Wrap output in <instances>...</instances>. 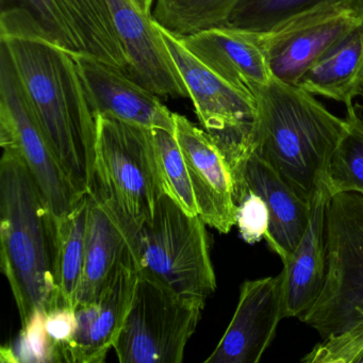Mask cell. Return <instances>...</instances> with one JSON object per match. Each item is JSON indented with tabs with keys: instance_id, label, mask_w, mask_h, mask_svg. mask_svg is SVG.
Segmentation results:
<instances>
[{
	"instance_id": "obj_3",
	"label": "cell",
	"mask_w": 363,
	"mask_h": 363,
	"mask_svg": "<svg viewBox=\"0 0 363 363\" xmlns=\"http://www.w3.org/2000/svg\"><path fill=\"white\" fill-rule=\"evenodd\" d=\"M256 105L255 152L310 203L318 184L326 180L347 122L328 111L311 93L273 78L257 94Z\"/></svg>"
},
{
	"instance_id": "obj_4",
	"label": "cell",
	"mask_w": 363,
	"mask_h": 363,
	"mask_svg": "<svg viewBox=\"0 0 363 363\" xmlns=\"http://www.w3.org/2000/svg\"><path fill=\"white\" fill-rule=\"evenodd\" d=\"M141 273L180 298L206 303L216 289L206 223L164 192L130 247Z\"/></svg>"
},
{
	"instance_id": "obj_16",
	"label": "cell",
	"mask_w": 363,
	"mask_h": 363,
	"mask_svg": "<svg viewBox=\"0 0 363 363\" xmlns=\"http://www.w3.org/2000/svg\"><path fill=\"white\" fill-rule=\"evenodd\" d=\"M362 22V10H342L311 18L275 35L256 37L271 77L296 86L310 67Z\"/></svg>"
},
{
	"instance_id": "obj_32",
	"label": "cell",
	"mask_w": 363,
	"mask_h": 363,
	"mask_svg": "<svg viewBox=\"0 0 363 363\" xmlns=\"http://www.w3.org/2000/svg\"><path fill=\"white\" fill-rule=\"evenodd\" d=\"M362 362H363V360H362Z\"/></svg>"
},
{
	"instance_id": "obj_6",
	"label": "cell",
	"mask_w": 363,
	"mask_h": 363,
	"mask_svg": "<svg viewBox=\"0 0 363 363\" xmlns=\"http://www.w3.org/2000/svg\"><path fill=\"white\" fill-rule=\"evenodd\" d=\"M96 122L94 175L89 192L99 194L140 230L152 220L163 193L152 130L110 116H99Z\"/></svg>"
},
{
	"instance_id": "obj_10",
	"label": "cell",
	"mask_w": 363,
	"mask_h": 363,
	"mask_svg": "<svg viewBox=\"0 0 363 363\" xmlns=\"http://www.w3.org/2000/svg\"><path fill=\"white\" fill-rule=\"evenodd\" d=\"M1 10H24L59 45L128 73L126 50L101 0H0Z\"/></svg>"
},
{
	"instance_id": "obj_12",
	"label": "cell",
	"mask_w": 363,
	"mask_h": 363,
	"mask_svg": "<svg viewBox=\"0 0 363 363\" xmlns=\"http://www.w3.org/2000/svg\"><path fill=\"white\" fill-rule=\"evenodd\" d=\"M74 59L95 118L110 116L150 130L175 133V113L128 73L88 55H76Z\"/></svg>"
},
{
	"instance_id": "obj_9",
	"label": "cell",
	"mask_w": 363,
	"mask_h": 363,
	"mask_svg": "<svg viewBox=\"0 0 363 363\" xmlns=\"http://www.w3.org/2000/svg\"><path fill=\"white\" fill-rule=\"evenodd\" d=\"M0 145L24 161L57 223L84 195L67 177L40 128L13 67L0 50Z\"/></svg>"
},
{
	"instance_id": "obj_8",
	"label": "cell",
	"mask_w": 363,
	"mask_h": 363,
	"mask_svg": "<svg viewBox=\"0 0 363 363\" xmlns=\"http://www.w3.org/2000/svg\"><path fill=\"white\" fill-rule=\"evenodd\" d=\"M139 271V269H138ZM206 303L180 298L139 272L114 350L121 363H180Z\"/></svg>"
},
{
	"instance_id": "obj_5",
	"label": "cell",
	"mask_w": 363,
	"mask_h": 363,
	"mask_svg": "<svg viewBox=\"0 0 363 363\" xmlns=\"http://www.w3.org/2000/svg\"><path fill=\"white\" fill-rule=\"evenodd\" d=\"M326 250L322 292L301 318L322 339L363 329V195H331Z\"/></svg>"
},
{
	"instance_id": "obj_1",
	"label": "cell",
	"mask_w": 363,
	"mask_h": 363,
	"mask_svg": "<svg viewBox=\"0 0 363 363\" xmlns=\"http://www.w3.org/2000/svg\"><path fill=\"white\" fill-rule=\"evenodd\" d=\"M0 50L63 171L78 192L86 194L94 175L97 122L73 55L16 8L0 13Z\"/></svg>"
},
{
	"instance_id": "obj_26",
	"label": "cell",
	"mask_w": 363,
	"mask_h": 363,
	"mask_svg": "<svg viewBox=\"0 0 363 363\" xmlns=\"http://www.w3.org/2000/svg\"><path fill=\"white\" fill-rule=\"evenodd\" d=\"M152 137L163 192L186 213L199 216L188 167L175 133L154 129Z\"/></svg>"
},
{
	"instance_id": "obj_21",
	"label": "cell",
	"mask_w": 363,
	"mask_h": 363,
	"mask_svg": "<svg viewBox=\"0 0 363 363\" xmlns=\"http://www.w3.org/2000/svg\"><path fill=\"white\" fill-rule=\"evenodd\" d=\"M296 86L352 107L363 88V22L310 67Z\"/></svg>"
},
{
	"instance_id": "obj_15",
	"label": "cell",
	"mask_w": 363,
	"mask_h": 363,
	"mask_svg": "<svg viewBox=\"0 0 363 363\" xmlns=\"http://www.w3.org/2000/svg\"><path fill=\"white\" fill-rule=\"evenodd\" d=\"M128 57V74L160 97L186 99L188 89L152 16L137 0H101Z\"/></svg>"
},
{
	"instance_id": "obj_27",
	"label": "cell",
	"mask_w": 363,
	"mask_h": 363,
	"mask_svg": "<svg viewBox=\"0 0 363 363\" xmlns=\"http://www.w3.org/2000/svg\"><path fill=\"white\" fill-rule=\"evenodd\" d=\"M237 226L242 239L255 244L265 239L269 228V213L262 197L252 191L242 189L235 193Z\"/></svg>"
},
{
	"instance_id": "obj_11",
	"label": "cell",
	"mask_w": 363,
	"mask_h": 363,
	"mask_svg": "<svg viewBox=\"0 0 363 363\" xmlns=\"http://www.w3.org/2000/svg\"><path fill=\"white\" fill-rule=\"evenodd\" d=\"M138 278L137 262L129 247L99 296L76 306L77 327L73 337L61 347L58 362L105 361L126 320Z\"/></svg>"
},
{
	"instance_id": "obj_14",
	"label": "cell",
	"mask_w": 363,
	"mask_h": 363,
	"mask_svg": "<svg viewBox=\"0 0 363 363\" xmlns=\"http://www.w3.org/2000/svg\"><path fill=\"white\" fill-rule=\"evenodd\" d=\"M284 315L282 274L246 280L230 324L206 363H258Z\"/></svg>"
},
{
	"instance_id": "obj_19",
	"label": "cell",
	"mask_w": 363,
	"mask_h": 363,
	"mask_svg": "<svg viewBox=\"0 0 363 363\" xmlns=\"http://www.w3.org/2000/svg\"><path fill=\"white\" fill-rule=\"evenodd\" d=\"M242 189L252 191L267 203L269 228L264 240L286 263L307 228L310 203L301 199L256 152L244 163L235 179V196Z\"/></svg>"
},
{
	"instance_id": "obj_30",
	"label": "cell",
	"mask_w": 363,
	"mask_h": 363,
	"mask_svg": "<svg viewBox=\"0 0 363 363\" xmlns=\"http://www.w3.org/2000/svg\"><path fill=\"white\" fill-rule=\"evenodd\" d=\"M360 97H362V99H363V88H362V91H361V93H360Z\"/></svg>"
},
{
	"instance_id": "obj_17",
	"label": "cell",
	"mask_w": 363,
	"mask_h": 363,
	"mask_svg": "<svg viewBox=\"0 0 363 363\" xmlns=\"http://www.w3.org/2000/svg\"><path fill=\"white\" fill-rule=\"evenodd\" d=\"M331 194L324 180L310 201L307 228L282 274L284 318L301 320L318 301L327 267L326 216Z\"/></svg>"
},
{
	"instance_id": "obj_28",
	"label": "cell",
	"mask_w": 363,
	"mask_h": 363,
	"mask_svg": "<svg viewBox=\"0 0 363 363\" xmlns=\"http://www.w3.org/2000/svg\"><path fill=\"white\" fill-rule=\"evenodd\" d=\"M77 322L75 309L58 307L46 314L45 329L55 352V362H58L61 347L73 337Z\"/></svg>"
},
{
	"instance_id": "obj_31",
	"label": "cell",
	"mask_w": 363,
	"mask_h": 363,
	"mask_svg": "<svg viewBox=\"0 0 363 363\" xmlns=\"http://www.w3.org/2000/svg\"><path fill=\"white\" fill-rule=\"evenodd\" d=\"M362 11H363V0H362Z\"/></svg>"
},
{
	"instance_id": "obj_7",
	"label": "cell",
	"mask_w": 363,
	"mask_h": 363,
	"mask_svg": "<svg viewBox=\"0 0 363 363\" xmlns=\"http://www.w3.org/2000/svg\"><path fill=\"white\" fill-rule=\"evenodd\" d=\"M158 29L188 89L201 128L222 150L235 179L244 163L256 150V101L208 69L182 40Z\"/></svg>"
},
{
	"instance_id": "obj_2",
	"label": "cell",
	"mask_w": 363,
	"mask_h": 363,
	"mask_svg": "<svg viewBox=\"0 0 363 363\" xmlns=\"http://www.w3.org/2000/svg\"><path fill=\"white\" fill-rule=\"evenodd\" d=\"M0 160V267L22 329L39 312L60 307L56 280L57 222L24 161L3 148Z\"/></svg>"
},
{
	"instance_id": "obj_22",
	"label": "cell",
	"mask_w": 363,
	"mask_h": 363,
	"mask_svg": "<svg viewBox=\"0 0 363 363\" xmlns=\"http://www.w3.org/2000/svg\"><path fill=\"white\" fill-rule=\"evenodd\" d=\"M347 9L362 10V0H239L226 27L267 37L311 18Z\"/></svg>"
},
{
	"instance_id": "obj_18",
	"label": "cell",
	"mask_w": 363,
	"mask_h": 363,
	"mask_svg": "<svg viewBox=\"0 0 363 363\" xmlns=\"http://www.w3.org/2000/svg\"><path fill=\"white\" fill-rule=\"evenodd\" d=\"M182 42L208 69L255 101L272 79L262 48L252 33L222 27Z\"/></svg>"
},
{
	"instance_id": "obj_13",
	"label": "cell",
	"mask_w": 363,
	"mask_h": 363,
	"mask_svg": "<svg viewBox=\"0 0 363 363\" xmlns=\"http://www.w3.org/2000/svg\"><path fill=\"white\" fill-rule=\"evenodd\" d=\"M175 135L188 167L199 216L218 233H228L237 224L235 179L228 160L203 128L178 113Z\"/></svg>"
},
{
	"instance_id": "obj_24",
	"label": "cell",
	"mask_w": 363,
	"mask_h": 363,
	"mask_svg": "<svg viewBox=\"0 0 363 363\" xmlns=\"http://www.w3.org/2000/svg\"><path fill=\"white\" fill-rule=\"evenodd\" d=\"M239 0H154L152 18L159 28L186 39L226 27Z\"/></svg>"
},
{
	"instance_id": "obj_25",
	"label": "cell",
	"mask_w": 363,
	"mask_h": 363,
	"mask_svg": "<svg viewBox=\"0 0 363 363\" xmlns=\"http://www.w3.org/2000/svg\"><path fill=\"white\" fill-rule=\"evenodd\" d=\"M346 110L347 130L331 157L325 182L331 195H363V116L354 105Z\"/></svg>"
},
{
	"instance_id": "obj_20",
	"label": "cell",
	"mask_w": 363,
	"mask_h": 363,
	"mask_svg": "<svg viewBox=\"0 0 363 363\" xmlns=\"http://www.w3.org/2000/svg\"><path fill=\"white\" fill-rule=\"evenodd\" d=\"M88 195L86 258L77 303H89L99 296L138 233L99 194L89 192Z\"/></svg>"
},
{
	"instance_id": "obj_23",
	"label": "cell",
	"mask_w": 363,
	"mask_h": 363,
	"mask_svg": "<svg viewBox=\"0 0 363 363\" xmlns=\"http://www.w3.org/2000/svg\"><path fill=\"white\" fill-rule=\"evenodd\" d=\"M89 195L57 223L56 280L61 307L75 309L84 274Z\"/></svg>"
},
{
	"instance_id": "obj_29",
	"label": "cell",
	"mask_w": 363,
	"mask_h": 363,
	"mask_svg": "<svg viewBox=\"0 0 363 363\" xmlns=\"http://www.w3.org/2000/svg\"><path fill=\"white\" fill-rule=\"evenodd\" d=\"M141 9L143 10L148 16H152V5H154V0H137Z\"/></svg>"
}]
</instances>
